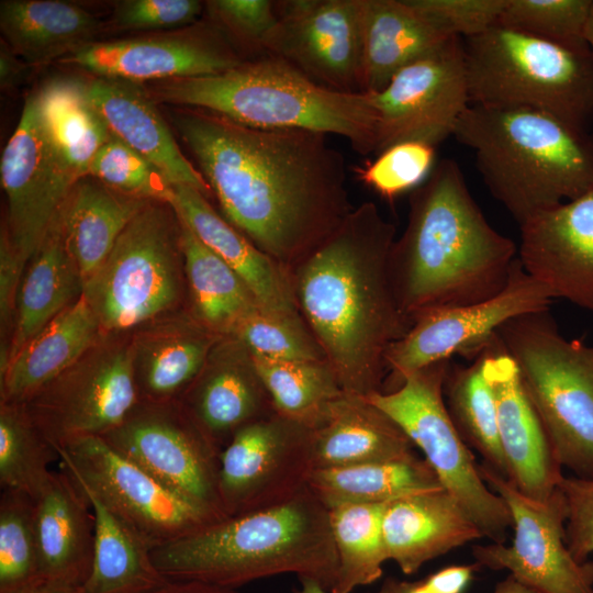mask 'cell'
Returning <instances> with one entry per match:
<instances>
[{"instance_id":"1","label":"cell","mask_w":593,"mask_h":593,"mask_svg":"<svg viewBox=\"0 0 593 593\" xmlns=\"http://www.w3.org/2000/svg\"><path fill=\"white\" fill-rule=\"evenodd\" d=\"M170 121L224 217L288 271L354 209L344 158L326 134L255 128L192 108Z\"/></svg>"},{"instance_id":"2","label":"cell","mask_w":593,"mask_h":593,"mask_svg":"<svg viewBox=\"0 0 593 593\" xmlns=\"http://www.w3.org/2000/svg\"><path fill=\"white\" fill-rule=\"evenodd\" d=\"M395 238L394 224L362 202L289 269L299 313L347 394L382 391L387 353L412 325L391 279Z\"/></svg>"},{"instance_id":"3","label":"cell","mask_w":593,"mask_h":593,"mask_svg":"<svg viewBox=\"0 0 593 593\" xmlns=\"http://www.w3.org/2000/svg\"><path fill=\"white\" fill-rule=\"evenodd\" d=\"M517 254L485 219L459 165L443 159L412 191L405 230L391 249L400 309L412 323L428 310L490 299L507 284Z\"/></svg>"},{"instance_id":"4","label":"cell","mask_w":593,"mask_h":593,"mask_svg":"<svg viewBox=\"0 0 593 593\" xmlns=\"http://www.w3.org/2000/svg\"><path fill=\"white\" fill-rule=\"evenodd\" d=\"M152 558L169 581L231 589L294 573L331 591L338 568L329 510L309 486L282 504L227 517L154 548Z\"/></svg>"},{"instance_id":"5","label":"cell","mask_w":593,"mask_h":593,"mask_svg":"<svg viewBox=\"0 0 593 593\" xmlns=\"http://www.w3.org/2000/svg\"><path fill=\"white\" fill-rule=\"evenodd\" d=\"M452 136L518 225L593 189V135L548 113L469 104Z\"/></svg>"},{"instance_id":"6","label":"cell","mask_w":593,"mask_h":593,"mask_svg":"<svg viewBox=\"0 0 593 593\" xmlns=\"http://www.w3.org/2000/svg\"><path fill=\"white\" fill-rule=\"evenodd\" d=\"M153 83L149 93L157 101L255 128L335 134L360 155L376 153L379 114L371 93L328 89L275 56L246 59L212 76Z\"/></svg>"},{"instance_id":"7","label":"cell","mask_w":593,"mask_h":593,"mask_svg":"<svg viewBox=\"0 0 593 593\" xmlns=\"http://www.w3.org/2000/svg\"><path fill=\"white\" fill-rule=\"evenodd\" d=\"M470 104L524 108L586 131L593 119V58L499 24L462 40Z\"/></svg>"},{"instance_id":"8","label":"cell","mask_w":593,"mask_h":593,"mask_svg":"<svg viewBox=\"0 0 593 593\" xmlns=\"http://www.w3.org/2000/svg\"><path fill=\"white\" fill-rule=\"evenodd\" d=\"M497 336L561 467L593 479V345L564 337L548 310L510 320Z\"/></svg>"},{"instance_id":"9","label":"cell","mask_w":593,"mask_h":593,"mask_svg":"<svg viewBox=\"0 0 593 593\" xmlns=\"http://www.w3.org/2000/svg\"><path fill=\"white\" fill-rule=\"evenodd\" d=\"M180 223L172 206L148 202L83 284L100 328L121 331L170 309L179 299Z\"/></svg>"},{"instance_id":"10","label":"cell","mask_w":593,"mask_h":593,"mask_svg":"<svg viewBox=\"0 0 593 593\" xmlns=\"http://www.w3.org/2000/svg\"><path fill=\"white\" fill-rule=\"evenodd\" d=\"M450 360L407 374L391 392L366 398L393 419L418 447L443 488L460 504L483 537L505 544L513 521L503 499L481 478L470 448L457 432L445 404L444 381Z\"/></svg>"},{"instance_id":"11","label":"cell","mask_w":593,"mask_h":593,"mask_svg":"<svg viewBox=\"0 0 593 593\" xmlns=\"http://www.w3.org/2000/svg\"><path fill=\"white\" fill-rule=\"evenodd\" d=\"M57 454L61 469L152 549L225 519L172 491L100 436L70 440Z\"/></svg>"},{"instance_id":"12","label":"cell","mask_w":593,"mask_h":593,"mask_svg":"<svg viewBox=\"0 0 593 593\" xmlns=\"http://www.w3.org/2000/svg\"><path fill=\"white\" fill-rule=\"evenodd\" d=\"M478 470L510 510L514 538L508 546H472L475 562L494 571L507 570L539 593H593V560L577 561L566 542L567 505L561 491L537 501L484 463H478Z\"/></svg>"},{"instance_id":"13","label":"cell","mask_w":593,"mask_h":593,"mask_svg":"<svg viewBox=\"0 0 593 593\" xmlns=\"http://www.w3.org/2000/svg\"><path fill=\"white\" fill-rule=\"evenodd\" d=\"M552 299L542 284L525 272L517 257L507 284L496 295L418 314L387 353L382 392L398 389L407 374L450 360L455 355L475 358L492 343L501 326L512 318L549 310Z\"/></svg>"},{"instance_id":"14","label":"cell","mask_w":593,"mask_h":593,"mask_svg":"<svg viewBox=\"0 0 593 593\" xmlns=\"http://www.w3.org/2000/svg\"><path fill=\"white\" fill-rule=\"evenodd\" d=\"M88 353L22 405L56 451L80 437L104 436L139 402L133 346Z\"/></svg>"},{"instance_id":"15","label":"cell","mask_w":593,"mask_h":593,"mask_svg":"<svg viewBox=\"0 0 593 593\" xmlns=\"http://www.w3.org/2000/svg\"><path fill=\"white\" fill-rule=\"evenodd\" d=\"M311 428L276 412L247 424L222 449L219 496L226 517L282 504L307 488Z\"/></svg>"},{"instance_id":"16","label":"cell","mask_w":593,"mask_h":593,"mask_svg":"<svg viewBox=\"0 0 593 593\" xmlns=\"http://www.w3.org/2000/svg\"><path fill=\"white\" fill-rule=\"evenodd\" d=\"M102 438L172 491L227 518L217 489L221 452L179 401H139Z\"/></svg>"},{"instance_id":"17","label":"cell","mask_w":593,"mask_h":593,"mask_svg":"<svg viewBox=\"0 0 593 593\" xmlns=\"http://www.w3.org/2000/svg\"><path fill=\"white\" fill-rule=\"evenodd\" d=\"M0 175L8 200L7 228L24 264L31 259L78 180L43 121L35 92L2 150Z\"/></svg>"},{"instance_id":"18","label":"cell","mask_w":593,"mask_h":593,"mask_svg":"<svg viewBox=\"0 0 593 593\" xmlns=\"http://www.w3.org/2000/svg\"><path fill=\"white\" fill-rule=\"evenodd\" d=\"M371 97L379 114L374 154L412 141L436 147L470 104L462 38L407 65Z\"/></svg>"},{"instance_id":"19","label":"cell","mask_w":593,"mask_h":593,"mask_svg":"<svg viewBox=\"0 0 593 593\" xmlns=\"http://www.w3.org/2000/svg\"><path fill=\"white\" fill-rule=\"evenodd\" d=\"M246 60L210 21L115 41H97L66 56L63 64L94 77L143 83L212 76Z\"/></svg>"},{"instance_id":"20","label":"cell","mask_w":593,"mask_h":593,"mask_svg":"<svg viewBox=\"0 0 593 593\" xmlns=\"http://www.w3.org/2000/svg\"><path fill=\"white\" fill-rule=\"evenodd\" d=\"M278 25L267 55L314 82L340 92L362 91L360 0L276 1Z\"/></svg>"},{"instance_id":"21","label":"cell","mask_w":593,"mask_h":593,"mask_svg":"<svg viewBox=\"0 0 593 593\" xmlns=\"http://www.w3.org/2000/svg\"><path fill=\"white\" fill-rule=\"evenodd\" d=\"M517 257L553 296L593 312V189L523 224Z\"/></svg>"},{"instance_id":"22","label":"cell","mask_w":593,"mask_h":593,"mask_svg":"<svg viewBox=\"0 0 593 593\" xmlns=\"http://www.w3.org/2000/svg\"><path fill=\"white\" fill-rule=\"evenodd\" d=\"M481 355L483 376L495 396L508 481L524 495L546 501L558 489L563 468L497 334Z\"/></svg>"},{"instance_id":"23","label":"cell","mask_w":593,"mask_h":593,"mask_svg":"<svg viewBox=\"0 0 593 593\" xmlns=\"http://www.w3.org/2000/svg\"><path fill=\"white\" fill-rule=\"evenodd\" d=\"M179 402L220 452L242 427L275 412L251 353L234 336L220 338Z\"/></svg>"},{"instance_id":"24","label":"cell","mask_w":593,"mask_h":593,"mask_svg":"<svg viewBox=\"0 0 593 593\" xmlns=\"http://www.w3.org/2000/svg\"><path fill=\"white\" fill-rule=\"evenodd\" d=\"M86 93L110 132L142 154L172 186H189L206 198L212 191L182 154L155 99L139 82L94 77L83 80Z\"/></svg>"},{"instance_id":"25","label":"cell","mask_w":593,"mask_h":593,"mask_svg":"<svg viewBox=\"0 0 593 593\" xmlns=\"http://www.w3.org/2000/svg\"><path fill=\"white\" fill-rule=\"evenodd\" d=\"M34 527L42 583L82 586L92 568L94 516L78 483L53 471L34 499Z\"/></svg>"},{"instance_id":"26","label":"cell","mask_w":593,"mask_h":593,"mask_svg":"<svg viewBox=\"0 0 593 593\" xmlns=\"http://www.w3.org/2000/svg\"><path fill=\"white\" fill-rule=\"evenodd\" d=\"M169 204L197 237L239 276L262 310L301 317L289 271L219 214L209 198L180 184L174 186Z\"/></svg>"},{"instance_id":"27","label":"cell","mask_w":593,"mask_h":593,"mask_svg":"<svg viewBox=\"0 0 593 593\" xmlns=\"http://www.w3.org/2000/svg\"><path fill=\"white\" fill-rule=\"evenodd\" d=\"M382 529L388 559L407 575L424 563L483 537L444 488L390 502Z\"/></svg>"},{"instance_id":"28","label":"cell","mask_w":593,"mask_h":593,"mask_svg":"<svg viewBox=\"0 0 593 593\" xmlns=\"http://www.w3.org/2000/svg\"><path fill=\"white\" fill-rule=\"evenodd\" d=\"M362 91L377 93L451 37L410 0H360Z\"/></svg>"},{"instance_id":"29","label":"cell","mask_w":593,"mask_h":593,"mask_svg":"<svg viewBox=\"0 0 593 593\" xmlns=\"http://www.w3.org/2000/svg\"><path fill=\"white\" fill-rule=\"evenodd\" d=\"M314 469L339 468L415 457L399 425L366 398L344 393L311 429Z\"/></svg>"},{"instance_id":"30","label":"cell","mask_w":593,"mask_h":593,"mask_svg":"<svg viewBox=\"0 0 593 593\" xmlns=\"http://www.w3.org/2000/svg\"><path fill=\"white\" fill-rule=\"evenodd\" d=\"M100 325L83 294L9 361L0 376L1 403L23 405L92 348Z\"/></svg>"},{"instance_id":"31","label":"cell","mask_w":593,"mask_h":593,"mask_svg":"<svg viewBox=\"0 0 593 593\" xmlns=\"http://www.w3.org/2000/svg\"><path fill=\"white\" fill-rule=\"evenodd\" d=\"M0 30L23 61L41 67L97 42L104 23L66 1L2 0Z\"/></svg>"},{"instance_id":"32","label":"cell","mask_w":593,"mask_h":593,"mask_svg":"<svg viewBox=\"0 0 593 593\" xmlns=\"http://www.w3.org/2000/svg\"><path fill=\"white\" fill-rule=\"evenodd\" d=\"M148 202L114 191L92 177L76 181L59 211V219L67 249L83 284Z\"/></svg>"},{"instance_id":"33","label":"cell","mask_w":593,"mask_h":593,"mask_svg":"<svg viewBox=\"0 0 593 593\" xmlns=\"http://www.w3.org/2000/svg\"><path fill=\"white\" fill-rule=\"evenodd\" d=\"M221 337L191 316L139 339L134 346L139 401H179Z\"/></svg>"},{"instance_id":"34","label":"cell","mask_w":593,"mask_h":593,"mask_svg":"<svg viewBox=\"0 0 593 593\" xmlns=\"http://www.w3.org/2000/svg\"><path fill=\"white\" fill-rule=\"evenodd\" d=\"M31 260L16 296L10 359L83 291L64 239L59 213Z\"/></svg>"},{"instance_id":"35","label":"cell","mask_w":593,"mask_h":593,"mask_svg":"<svg viewBox=\"0 0 593 593\" xmlns=\"http://www.w3.org/2000/svg\"><path fill=\"white\" fill-rule=\"evenodd\" d=\"M179 223L192 316L220 336H233L238 325L260 306L239 276L182 220Z\"/></svg>"},{"instance_id":"36","label":"cell","mask_w":593,"mask_h":593,"mask_svg":"<svg viewBox=\"0 0 593 593\" xmlns=\"http://www.w3.org/2000/svg\"><path fill=\"white\" fill-rule=\"evenodd\" d=\"M79 485V484H78ZM94 516V550L85 593H152L169 582L152 548L94 494L79 485Z\"/></svg>"},{"instance_id":"37","label":"cell","mask_w":593,"mask_h":593,"mask_svg":"<svg viewBox=\"0 0 593 593\" xmlns=\"http://www.w3.org/2000/svg\"><path fill=\"white\" fill-rule=\"evenodd\" d=\"M307 486L328 510L346 504L390 503L406 495L443 488L432 467L417 456L314 469Z\"/></svg>"},{"instance_id":"38","label":"cell","mask_w":593,"mask_h":593,"mask_svg":"<svg viewBox=\"0 0 593 593\" xmlns=\"http://www.w3.org/2000/svg\"><path fill=\"white\" fill-rule=\"evenodd\" d=\"M45 126L55 146L78 179L111 137V132L92 102L83 80L54 78L35 91Z\"/></svg>"},{"instance_id":"39","label":"cell","mask_w":593,"mask_h":593,"mask_svg":"<svg viewBox=\"0 0 593 593\" xmlns=\"http://www.w3.org/2000/svg\"><path fill=\"white\" fill-rule=\"evenodd\" d=\"M444 400L466 445L483 458L482 463L508 480L500 444L495 396L483 376L481 354L469 366L449 363Z\"/></svg>"},{"instance_id":"40","label":"cell","mask_w":593,"mask_h":593,"mask_svg":"<svg viewBox=\"0 0 593 593\" xmlns=\"http://www.w3.org/2000/svg\"><path fill=\"white\" fill-rule=\"evenodd\" d=\"M253 358L275 412L311 429L324 421L332 404L345 393L327 360Z\"/></svg>"},{"instance_id":"41","label":"cell","mask_w":593,"mask_h":593,"mask_svg":"<svg viewBox=\"0 0 593 593\" xmlns=\"http://www.w3.org/2000/svg\"><path fill=\"white\" fill-rule=\"evenodd\" d=\"M388 504H346L329 510L338 561L329 593H351L381 578L382 566L389 560L382 529Z\"/></svg>"},{"instance_id":"42","label":"cell","mask_w":593,"mask_h":593,"mask_svg":"<svg viewBox=\"0 0 593 593\" xmlns=\"http://www.w3.org/2000/svg\"><path fill=\"white\" fill-rule=\"evenodd\" d=\"M54 446L31 421L22 405L0 406V486L35 499L47 484Z\"/></svg>"},{"instance_id":"43","label":"cell","mask_w":593,"mask_h":593,"mask_svg":"<svg viewBox=\"0 0 593 593\" xmlns=\"http://www.w3.org/2000/svg\"><path fill=\"white\" fill-rule=\"evenodd\" d=\"M42 583L34 527V499L3 489L0 494V593Z\"/></svg>"},{"instance_id":"44","label":"cell","mask_w":593,"mask_h":593,"mask_svg":"<svg viewBox=\"0 0 593 593\" xmlns=\"http://www.w3.org/2000/svg\"><path fill=\"white\" fill-rule=\"evenodd\" d=\"M592 0H506L496 24L567 46L588 45Z\"/></svg>"},{"instance_id":"45","label":"cell","mask_w":593,"mask_h":593,"mask_svg":"<svg viewBox=\"0 0 593 593\" xmlns=\"http://www.w3.org/2000/svg\"><path fill=\"white\" fill-rule=\"evenodd\" d=\"M87 176L138 199L169 204L174 195V186L164 172L114 135L94 155Z\"/></svg>"},{"instance_id":"46","label":"cell","mask_w":593,"mask_h":593,"mask_svg":"<svg viewBox=\"0 0 593 593\" xmlns=\"http://www.w3.org/2000/svg\"><path fill=\"white\" fill-rule=\"evenodd\" d=\"M233 336L253 355L266 359L326 360L323 349L302 317L279 315L258 307L238 325Z\"/></svg>"},{"instance_id":"47","label":"cell","mask_w":593,"mask_h":593,"mask_svg":"<svg viewBox=\"0 0 593 593\" xmlns=\"http://www.w3.org/2000/svg\"><path fill=\"white\" fill-rule=\"evenodd\" d=\"M435 148L422 142L399 143L357 167L356 172L362 182L392 200L425 181L435 166Z\"/></svg>"},{"instance_id":"48","label":"cell","mask_w":593,"mask_h":593,"mask_svg":"<svg viewBox=\"0 0 593 593\" xmlns=\"http://www.w3.org/2000/svg\"><path fill=\"white\" fill-rule=\"evenodd\" d=\"M204 9L209 21L235 48L238 45L256 58L268 56L267 43L278 25L276 1L210 0L204 2Z\"/></svg>"},{"instance_id":"49","label":"cell","mask_w":593,"mask_h":593,"mask_svg":"<svg viewBox=\"0 0 593 593\" xmlns=\"http://www.w3.org/2000/svg\"><path fill=\"white\" fill-rule=\"evenodd\" d=\"M204 3L197 0H123L114 4L110 23L119 31H171L198 22Z\"/></svg>"},{"instance_id":"50","label":"cell","mask_w":593,"mask_h":593,"mask_svg":"<svg viewBox=\"0 0 593 593\" xmlns=\"http://www.w3.org/2000/svg\"><path fill=\"white\" fill-rule=\"evenodd\" d=\"M451 36L468 38L496 24L506 0H410Z\"/></svg>"},{"instance_id":"51","label":"cell","mask_w":593,"mask_h":593,"mask_svg":"<svg viewBox=\"0 0 593 593\" xmlns=\"http://www.w3.org/2000/svg\"><path fill=\"white\" fill-rule=\"evenodd\" d=\"M558 489L567 505V546L577 561L585 562L593 553V479L563 475Z\"/></svg>"},{"instance_id":"52","label":"cell","mask_w":593,"mask_h":593,"mask_svg":"<svg viewBox=\"0 0 593 593\" xmlns=\"http://www.w3.org/2000/svg\"><path fill=\"white\" fill-rule=\"evenodd\" d=\"M24 262L14 248L7 225L1 226L0 234V320L7 327L15 314V303L22 281Z\"/></svg>"},{"instance_id":"53","label":"cell","mask_w":593,"mask_h":593,"mask_svg":"<svg viewBox=\"0 0 593 593\" xmlns=\"http://www.w3.org/2000/svg\"><path fill=\"white\" fill-rule=\"evenodd\" d=\"M481 567L473 564L449 566L432 573L423 581L433 593H463Z\"/></svg>"},{"instance_id":"54","label":"cell","mask_w":593,"mask_h":593,"mask_svg":"<svg viewBox=\"0 0 593 593\" xmlns=\"http://www.w3.org/2000/svg\"><path fill=\"white\" fill-rule=\"evenodd\" d=\"M29 65L2 40L0 44V85L2 90L15 87Z\"/></svg>"},{"instance_id":"55","label":"cell","mask_w":593,"mask_h":593,"mask_svg":"<svg viewBox=\"0 0 593 593\" xmlns=\"http://www.w3.org/2000/svg\"><path fill=\"white\" fill-rule=\"evenodd\" d=\"M152 593H238L235 589L200 581H169Z\"/></svg>"},{"instance_id":"56","label":"cell","mask_w":593,"mask_h":593,"mask_svg":"<svg viewBox=\"0 0 593 593\" xmlns=\"http://www.w3.org/2000/svg\"><path fill=\"white\" fill-rule=\"evenodd\" d=\"M493 593H539L528 585L517 581L514 577L508 574L504 580L500 581L493 591Z\"/></svg>"},{"instance_id":"57","label":"cell","mask_w":593,"mask_h":593,"mask_svg":"<svg viewBox=\"0 0 593 593\" xmlns=\"http://www.w3.org/2000/svg\"><path fill=\"white\" fill-rule=\"evenodd\" d=\"M20 593H85L82 586H68L51 583H41Z\"/></svg>"},{"instance_id":"58","label":"cell","mask_w":593,"mask_h":593,"mask_svg":"<svg viewBox=\"0 0 593 593\" xmlns=\"http://www.w3.org/2000/svg\"><path fill=\"white\" fill-rule=\"evenodd\" d=\"M407 581H402L396 578H387L380 589L373 593H405L409 588Z\"/></svg>"},{"instance_id":"59","label":"cell","mask_w":593,"mask_h":593,"mask_svg":"<svg viewBox=\"0 0 593 593\" xmlns=\"http://www.w3.org/2000/svg\"><path fill=\"white\" fill-rule=\"evenodd\" d=\"M300 586L293 593H329L322 584L310 578H299Z\"/></svg>"},{"instance_id":"60","label":"cell","mask_w":593,"mask_h":593,"mask_svg":"<svg viewBox=\"0 0 593 593\" xmlns=\"http://www.w3.org/2000/svg\"><path fill=\"white\" fill-rule=\"evenodd\" d=\"M584 40L591 51L592 58H593V0L591 3L590 14H589L585 31H584Z\"/></svg>"},{"instance_id":"61","label":"cell","mask_w":593,"mask_h":593,"mask_svg":"<svg viewBox=\"0 0 593 593\" xmlns=\"http://www.w3.org/2000/svg\"><path fill=\"white\" fill-rule=\"evenodd\" d=\"M405 593H433L423 580L410 582Z\"/></svg>"}]
</instances>
